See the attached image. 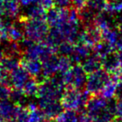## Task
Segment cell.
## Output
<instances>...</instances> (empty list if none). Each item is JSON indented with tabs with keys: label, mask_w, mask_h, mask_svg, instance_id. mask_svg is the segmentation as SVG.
<instances>
[{
	"label": "cell",
	"mask_w": 122,
	"mask_h": 122,
	"mask_svg": "<svg viewBox=\"0 0 122 122\" xmlns=\"http://www.w3.org/2000/svg\"><path fill=\"white\" fill-rule=\"evenodd\" d=\"M19 19L24 29V37L36 43H43L49 31V26L44 19Z\"/></svg>",
	"instance_id": "cell-1"
},
{
	"label": "cell",
	"mask_w": 122,
	"mask_h": 122,
	"mask_svg": "<svg viewBox=\"0 0 122 122\" xmlns=\"http://www.w3.org/2000/svg\"><path fill=\"white\" fill-rule=\"evenodd\" d=\"M91 95L86 90H76L67 87L60 101L65 110L81 111L85 110Z\"/></svg>",
	"instance_id": "cell-2"
},
{
	"label": "cell",
	"mask_w": 122,
	"mask_h": 122,
	"mask_svg": "<svg viewBox=\"0 0 122 122\" xmlns=\"http://www.w3.org/2000/svg\"><path fill=\"white\" fill-rule=\"evenodd\" d=\"M65 85L70 88L76 90H84L87 81L88 74L84 70L83 67L80 64H76L72 66L69 71L62 74Z\"/></svg>",
	"instance_id": "cell-3"
},
{
	"label": "cell",
	"mask_w": 122,
	"mask_h": 122,
	"mask_svg": "<svg viewBox=\"0 0 122 122\" xmlns=\"http://www.w3.org/2000/svg\"><path fill=\"white\" fill-rule=\"evenodd\" d=\"M111 75L105 71L104 69L91 73L87 77L85 90L91 95H99L107 83L110 81Z\"/></svg>",
	"instance_id": "cell-4"
},
{
	"label": "cell",
	"mask_w": 122,
	"mask_h": 122,
	"mask_svg": "<svg viewBox=\"0 0 122 122\" xmlns=\"http://www.w3.org/2000/svg\"><path fill=\"white\" fill-rule=\"evenodd\" d=\"M38 106L47 120H54L64 111L65 108L59 100L39 99Z\"/></svg>",
	"instance_id": "cell-5"
},
{
	"label": "cell",
	"mask_w": 122,
	"mask_h": 122,
	"mask_svg": "<svg viewBox=\"0 0 122 122\" xmlns=\"http://www.w3.org/2000/svg\"><path fill=\"white\" fill-rule=\"evenodd\" d=\"M29 72L22 66H19L9 74V85L13 89L22 90L26 82L31 78Z\"/></svg>",
	"instance_id": "cell-6"
},
{
	"label": "cell",
	"mask_w": 122,
	"mask_h": 122,
	"mask_svg": "<svg viewBox=\"0 0 122 122\" xmlns=\"http://www.w3.org/2000/svg\"><path fill=\"white\" fill-rule=\"evenodd\" d=\"M21 65L29 72V74L33 78H35L39 84L46 80L43 76L42 62L40 60L23 58V59H21Z\"/></svg>",
	"instance_id": "cell-7"
},
{
	"label": "cell",
	"mask_w": 122,
	"mask_h": 122,
	"mask_svg": "<svg viewBox=\"0 0 122 122\" xmlns=\"http://www.w3.org/2000/svg\"><path fill=\"white\" fill-rule=\"evenodd\" d=\"M108 105L109 100L105 99L102 95H100V94L91 95L89 101L87 102L85 110H86L87 115L90 117H92L93 115H96L97 113L106 109L108 107Z\"/></svg>",
	"instance_id": "cell-8"
},
{
	"label": "cell",
	"mask_w": 122,
	"mask_h": 122,
	"mask_svg": "<svg viewBox=\"0 0 122 122\" xmlns=\"http://www.w3.org/2000/svg\"><path fill=\"white\" fill-rule=\"evenodd\" d=\"M102 40V34L97 26L93 25L83 29L80 37V42L93 48L95 44Z\"/></svg>",
	"instance_id": "cell-9"
},
{
	"label": "cell",
	"mask_w": 122,
	"mask_h": 122,
	"mask_svg": "<svg viewBox=\"0 0 122 122\" xmlns=\"http://www.w3.org/2000/svg\"><path fill=\"white\" fill-rule=\"evenodd\" d=\"M95 24L100 31L109 29H116L115 15L109 11H102L96 15Z\"/></svg>",
	"instance_id": "cell-10"
},
{
	"label": "cell",
	"mask_w": 122,
	"mask_h": 122,
	"mask_svg": "<svg viewBox=\"0 0 122 122\" xmlns=\"http://www.w3.org/2000/svg\"><path fill=\"white\" fill-rule=\"evenodd\" d=\"M43 67V76L45 79L50 78L59 72V56L53 54L41 61Z\"/></svg>",
	"instance_id": "cell-11"
},
{
	"label": "cell",
	"mask_w": 122,
	"mask_h": 122,
	"mask_svg": "<svg viewBox=\"0 0 122 122\" xmlns=\"http://www.w3.org/2000/svg\"><path fill=\"white\" fill-rule=\"evenodd\" d=\"M93 52V48L83 43H78L75 44V48L72 54L70 56L72 62L76 64H81L87 57L90 55Z\"/></svg>",
	"instance_id": "cell-12"
},
{
	"label": "cell",
	"mask_w": 122,
	"mask_h": 122,
	"mask_svg": "<svg viewBox=\"0 0 122 122\" xmlns=\"http://www.w3.org/2000/svg\"><path fill=\"white\" fill-rule=\"evenodd\" d=\"M102 68L110 75H116L121 72L117 53H111L102 59Z\"/></svg>",
	"instance_id": "cell-13"
},
{
	"label": "cell",
	"mask_w": 122,
	"mask_h": 122,
	"mask_svg": "<svg viewBox=\"0 0 122 122\" xmlns=\"http://www.w3.org/2000/svg\"><path fill=\"white\" fill-rule=\"evenodd\" d=\"M20 5L19 0H4L3 16L9 19H14L19 17Z\"/></svg>",
	"instance_id": "cell-14"
},
{
	"label": "cell",
	"mask_w": 122,
	"mask_h": 122,
	"mask_svg": "<svg viewBox=\"0 0 122 122\" xmlns=\"http://www.w3.org/2000/svg\"><path fill=\"white\" fill-rule=\"evenodd\" d=\"M97 14H96L91 9H90L87 5H85L82 9H79L78 10L79 19H80L84 29L95 25V18H96Z\"/></svg>",
	"instance_id": "cell-15"
},
{
	"label": "cell",
	"mask_w": 122,
	"mask_h": 122,
	"mask_svg": "<svg viewBox=\"0 0 122 122\" xmlns=\"http://www.w3.org/2000/svg\"><path fill=\"white\" fill-rule=\"evenodd\" d=\"M80 65L83 67L84 70L88 75H90L102 68V59L93 53L89 57H87Z\"/></svg>",
	"instance_id": "cell-16"
},
{
	"label": "cell",
	"mask_w": 122,
	"mask_h": 122,
	"mask_svg": "<svg viewBox=\"0 0 122 122\" xmlns=\"http://www.w3.org/2000/svg\"><path fill=\"white\" fill-rule=\"evenodd\" d=\"M45 14L46 10L37 2L29 7H26L24 14L19 18H21V19H45Z\"/></svg>",
	"instance_id": "cell-17"
},
{
	"label": "cell",
	"mask_w": 122,
	"mask_h": 122,
	"mask_svg": "<svg viewBox=\"0 0 122 122\" xmlns=\"http://www.w3.org/2000/svg\"><path fill=\"white\" fill-rule=\"evenodd\" d=\"M119 74L116 75H111L110 80L108 83L105 85L104 89L101 91V95L105 97L107 100H110L115 97V93H116L117 85L120 82V78H119Z\"/></svg>",
	"instance_id": "cell-18"
},
{
	"label": "cell",
	"mask_w": 122,
	"mask_h": 122,
	"mask_svg": "<svg viewBox=\"0 0 122 122\" xmlns=\"http://www.w3.org/2000/svg\"><path fill=\"white\" fill-rule=\"evenodd\" d=\"M64 41L65 40H64L59 29L57 28H51L48 33L47 36H46L45 39H44V43L47 45L52 47L53 49H57L58 46Z\"/></svg>",
	"instance_id": "cell-19"
},
{
	"label": "cell",
	"mask_w": 122,
	"mask_h": 122,
	"mask_svg": "<svg viewBox=\"0 0 122 122\" xmlns=\"http://www.w3.org/2000/svg\"><path fill=\"white\" fill-rule=\"evenodd\" d=\"M21 65V59L20 56H10L4 55L2 62L0 64V68L8 74L11 71L15 70L19 66Z\"/></svg>",
	"instance_id": "cell-20"
},
{
	"label": "cell",
	"mask_w": 122,
	"mask_h": 122,
	"mask_svg": "<svg viewBox=\"0 0 122 122\" xmlns=\"http://www.w3.org/2000/svg\"><path fill=\"white\" fill-rule=\"evenodd\" d=\"M16 106L17 105L13 103L12 101H9V100L1 101L0 102V115H2L7 120V122H9L14 117Z\"/></svg>",
	"instance_id": "cell-21"
},
{
	"label": "cell",
	"mask_w": 122,
	"mask_h": 122,
	"mask_svg": "<svg viewBox=\"0 0 122 122\" xmlns=\"http://www.w3.org/2000/svg\"><path fill=\"white\" fill-rule=\"evenodd\" d=\"M115 50V49L111 44H110L108 42L103 40V39L93 47L94 54L98 55L99 57L101 58V59L105 58V56H107L108 54L113 53Z\"/></svg>",
	"instance_id": "cell-22"
},
{
	"label": "cell",
	"mask_w": 122,
	"mask_h": 122,
	"mask_svg": "<svg viewBox=\"0 0 122 122\" xmlns=\"http://www.w3.org/2000/svg\"><path fill=\"white\" fill-rule=\"evenodd\" d=\"M9 122H29V110L28 107L17 105L14 117Z\"/></svg>",
	"instance_id": "cell-23"
},
{
	"label": "cell",
	"mask_w": 122,
	"mask_h": 122,
	"mask_svg": "<svg viewBox=\"0 0 122 122\" xmlns=\"http://www.w3.org/2000/svg\"><path fill=\"white\" fill-rule=\"evenodd\" d=\"M39 83L38 82V80L35 78L31 77L24 85V86L23 87L22 91L24 92V94L27 97L30 96H37L38 91H39Z\"/></svg>",
	"instance_id": "cell-24"
},
{
	"label": "cell",
	"mask_w": 122,
	"mask_h": 122,
	"mask_svg": "<svg viewBox=\"0 0 122 122\" xmlns=\"http://www.w3.org/2000/svg\"><path fill=\"white\" fill-rule=\"evenodd\" d=\"M55 120L56 122H80L79 112L73 110H64Z\"/></svg>",
	"instance_id": "cell-25"
},
{
	"label": "cell",
	"mask_w": 122,
	"mask_h": 122,
	"mask_svg": "<svg viewBox=\"0 0 122 122\" xmlns=\"http://www.w3.org/2000/svg\"><path fill=\"white\" fill-rule=\"evenodd\" d=\"M101 34L102 39L108 42L116 49V43L120 35V31L117 29H109L101 31Z\"/></svg>",
	"instance_id": "cell-26"
},
{
	"label": "cell",
	"mask_w": 122,
	"mask_h": 122,
	"mask_svg": "<svg viewBox=\"0 0 122 122\" xmlns=\"http://www.w3.org/2000/svg\"><path fill=\"white\" fill-rule=\"evenodd\" d=\"M107 4L108 2L106 0H88L86 5L96 14H99L106 9Z\"/></svg>",
	"instance_id": "cell-27"
},
{
	"label": "cell",
	"mask_w": 122,
	"mask_h": 122,
	"mask_svg": "<svg viewBox=\"0 0 122 122\" xmlns=\"http://www.w3.org/2000/svg\"><path fill=\"white\" fill-rule=\"evenodd\" d=\"M73 62L69 56H59V73L64 74L69 71L73 66Z\"/></svg>",
	"instance_id": "cell-28"
},
{
	"label": "cell",
	"mask_w": 122,
	"mask_h": 122,
	"mask_svg": "<svg viewBox=\"0 0 122 122\" xmlns=\"http://www.w3.org/2000/svg\"><path fill=\"white\" fill-rule=\"evenodd\" d=\"M74 48H75L74 44L68 42V41H64L57 47L56 53L59 54V55L69 56L70 57L73 53Z\"/></svg>",
	"instance_id": "cell-29"
},
{
	"label": "cell",
	"mask_w": 122,
	"mask_h": 122,
	"mask_svg": "<svg viewBox=\"0 0 122 122\" xmlns=\"http://www.w3.org/2000/svg\"><path fill=\"white\" fill-rule=\"evenodd\" d=\"M105 10L114 14L122 13V0H111L108 2Z\"/></svg>",
	"instance_id": "cell-30"
},
{
	"label": "cell",
	"mask_w": 122,
	"mask_h": 122,
	"mask_svg": "<svg viewBox=\"0 0 122 122\" xmlns=\"http://www.w3.org/2000/svg\"><path fill=\"white\" fill-rule=\"evenodd\" d=\"M11 91L12 89L9 85H0V101L9 100Z\"/></svg>",
	"instance_id": "cell-31"
},
{
	"label": "cell",
	"mask_w": 122,
	"mask_h": 122,
	"mask_svg": "<svg viewBox=\"0 0 122 122\" xmlns=\"http://www.w3.org/2000/svg\"><path fill=\"white\" fill-rule=\"evenodd\" d=\"M38 3L44 8L45 10L52 9L53 7L55 6L54 0H38Z\"/></svg>",
	"instance_id": "cell-32"
},
{
	"label": "cell",
	"mask_w": 122,
	"mask_h": 122,
	"mask_svg": "<svg viewBox=\"0 0 122 122\" xmlns=\"http://www.w3.org/2000/svg\"><path fill=\"white\" fill-rule=\"evenodd\" d=\"M87 1L88 0H71V7L79 10L86 5Z\"/></svg>",
	"instance_id": "cell-33"
},
{
	"label": "cell",
	"mask_w": 122,
	"mask_h": 122,
	"mask_svg": "<svg viewBox=\"0 0 122 122\" xmlns=\"http://www.w3.org/2000/svg\"><path fill=\"white\" fill-rule=\"evenodd\" d=\"M55 6L59 8H69L71 6V0H54Z\"/></svg>",
	"instance_id": "cell-34"
},
{
	"label": "cell",
	"mask_w": 122,
	"mask_h": 122,
	"mask_svg": "<svg viewBox=\"0 0 122 122\" xmlns=\"http://www.w3.org/2000/svg\"><path fill=\"white\" fill-rule=\"evenodd\" d=\"M0 85H9V74L0 68Z\"/></svg>",
	"instance_id": "cell-35"
},
{
	"label": "cell",
	"mask_w": 122,
	"mask_h": 122,
	"mask_svg": "<svg viewBox=\"0 0 122 122\" xmlns=\"http://www.w3.org/2000/svg\"><path fill=\"white\" fill-rule=\"evenodd\" d=\"M115 115H116L119 119L122 120V100H117Z\"/></svg>",
	"instance_id": "cell-36"
},
{
	"label": "cell",
	"mask_w": 122,
	"mask_h": 122,
	"mask_svg": "<svg viewBox=\"0 0 122 122\" xmlns=\"http://www.w3.org/2000/svg\"><path fill=\"white\" fill-rule=\"evenodd\" d=\"M115 97H116L117 100H122V81L119 82L118 85H117Z\"/></svg>",
	"instance_id": "cell-37"
},
{
	"label": "cell",
	"mask_w": 122,
	"mask_h": 122,
	"mask_svg": "<svg viewBox=\"0 0 122 122\" xmlns=\"http://www.w3.org/2000/svg\"><path fill=\"white\" fill-rule=\"evenodd\" d=\"M38 2V0H19V3L23 7H29Z\"/></svg>",
	"instance_id": "cell-38"
},
{
	"label": "cell",
	"mask_w": 122,
	"mask_h": 122,
	"mask_svg": "<svg viewBox=\"0 0 122 122\" xmlns=\"http://www.w3.org/2000/svg\"><path fill=\"white\" fill-rule=\"evenodd\" d=\"M117 56H118L119 62H120V70H121V72H122V51H119V52L117 53Z\"/></svg>",
	"instance_id": "cell-39"
},
{
	"label": "cell",
	"mask_w": 122,
	"mask_h": 122,
	"mask_svg": "<svg viewBox=\"0 0 122 122\" xmlns=\"http://www.w3.org/2000/svg\"><path fill=\"white\" fill-rule=\"evenodd\" d=\"M3 4H4V0H0V17L3 16Z\"/></svg>",
	"instance_id": "cell-40"
},
{
	"label": "cell",
	"mask_w": 122,
	"mask_h": 122,
	"mask_svg": "<svg viewBox=\"0 0 122 122\" xmlns=\"http://www.w3.org/2000/svg\"><path fill=\"white\" fill-rule=\"evenodd\" d=\"M4 55H5V54H4V50L0 49V64H1V62H2V60H3V59H4Z\"/></svg>",
	"instance_id": "cell-41"
},
{
	"label": "cell",
	"mask_w": 122,
	"mask_h": 122,
	"mask_svg": "<svg viewBox=\"0 0 122 122\" xmlns=\"http://www.w3.org/2000/svg\"><path fill=\"white\" fill-rule=\"evenodd\" d=\"M111 122H122V120H120V119H119V118H117V119H113Z\"/></svg>",
	"instance_id": "cell-42"
},
{
	"label": "cell",
	"mask_w": 122,
	"mask_h": 122,
	"mask_svg": "<svg viewBox=\"0 0 122 122\" xmlns=\"http://www.w3.org/2000/svg\"><path fill=\"white\" fill-rule=\"evenodd\" d=\"M107 2H110V1H111V0H106Z\"/></svg>",
	"instance_id": "cell-43"
},
{
	"label": "cell",
	"mask_w": 122,
	"mask_h": 122,
	"mask_svg": "<svg viewBox=\"0 0 122 122\" xmlns=\"http://www.w3.org/2000/svg\"><path fill=\"white\" fill-rule=\"evenodd\" d=\"M45 122H49V120H48V121H45Z\"/></svg>",
	"instance_id": "cell-44"
},
{
	"label": "cell",
	"mask_w": 122,
	"mask_h": 122,
	"mask_svg": "<svg viewBox=\"0 0 122 122\" xmlns=\"http://www.w3.org/2000/svg\"><path fill=\"white\" fill-rule=\"evenodd\" d=\"M0 102H1V101H0Z\"/></svg>",
	"instance_id": "cell-45"
}]
</instances>
